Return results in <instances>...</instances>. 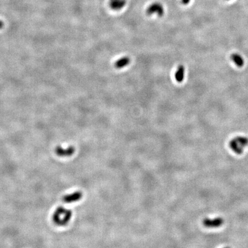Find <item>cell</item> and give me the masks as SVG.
I'll list each match as a JSON object with an SVG mask.
<instances>
[{"label": "cell", "mask_w": 248, "mask_h": 248, "mask_svg": "<svg viewBox=\"0 0 248 248\" xmlns=\"http://www.w3.org/2000/svg\"><path fill=\"white\" fill-rule=\"evenodd\" d=\"M82 192L76 191L64 196L63 197V201L66 203H71L79 201L82 198Z\"/></svg>", "instance_id": "5b68a950"}, {"label": "cell", "mask_w": 248, "mask_h": 248, "mask_svg": "<svg viewBox=\"0 0 248 248\" xmlns=\"http://www.w3.org/2000/svg\"><path fill=\"white\" fill-rule=\"evenodd\" d=\"M185 74V68L183 66L180 65L178 68L175 73V79L178 82H182L184 80Z\"/></svg>", "instance_id": "30bf717a"}, {"label": "cell", "mask_w": 248, "mask_h": 248, "mask_svg": "<svg viewBox=\"0 0 248 248\" xmlns=\"http://www.w3.org/2000/svg\"><path fill=\"white\" fill-rule=\"evenodd\" d=\"M248 145V138L238 136L234 138L229 143L231 150L237 154H241Z\"/></svg>", "instance_id": "7a4b0ae2"}, {"label": "cell", "mask_w": 248, "mask_h": 248, "mask_svg": "<svg viewBox=\"0 0 248 248\" xmlns=\"http://www.w3.org/2000/svg\"><path fill=\"white\" fill-rule=\"evenodd\" d=\"M231 59L237 67H242L244 66L245 62L241 55L237 53H233L231 55Z\"/></svg>", "instance_id": "9c48e42d"}, {"label": "cell", "mask_w": 248, "mask_h": 248, "mask_svg": "<svg viewBox=\"0 0 248 248\" xmlns=\"http://www.w3.org/2000/svg\"><path fill=\"white\" fill-rule=\"evenodd\" d=\"M75 151L74 147L71 146L66 149L63 148L60 146H57L55 149V152L57 155L61 157H67L72 155Z\"/></svg>", "instance_id": "8992f818"}, {"label": "cell", "mask_w": 248, "mask_h": 248, "mask_svg": "<svg viewBox=\"0 0 248 248\" xmlns=\"http://www.w3.org/2000/svg\"><path fill=\"white\" fill-rule=\"evenodd\" d=\"M164 8L162 4L159 3H154L150 5L147 10V14L148 15H152L154 13H157L159 16H162L164 14Z\"/></svg>", "instance_id": "3957f363"}, {"label": "cell", "mask_w": 248, "mask_h": 248, "mask_svg": "<svg viewBox=\"0 0 248 248\" xmlns=\"http://www.w3.org/2000/svg\"><path fill=\"white\" fill-rule=\"evenodd\" d=\"M190 0H181L182 3H183V4H184V5H187V4H188L190 2Z\"/></svg>", "instance_id": "8fae6325"}, {"label": "cell", "mask_w": 248, "mask_h": 248, "mask_svg": "<svg viewBox=\"0 0 248 248\" xmlns=\"http://www.w3.org/2000/svg\"><path fill=\"white\" fill-rule=\"evenodd\" d=\"M4 23H3L2 21H1V20H0V29H2V28L4 27Z\"/></svg>", "instance_id": "7c38bea8"}, {"label": "cell", "mask_w": 248, "mask_h": 248, "mask_svg": "<svg viewBox=\"0 0 248 248\" xmlns=\"http://www.w3.org/2000/svg\"><path fill=\"white\" fill-rule=\"evenodd\" d=\"M126 0H110V8L114 11H119L126 5Z\"/></svg>", "instance_id": "52a82bcc"}, {"label": "cell", "mask_w": 248, "mask_h": 248, "mask_svg": "<svg viewBox=\"0 0 248 248\" xmlns=\"http://www.w3.org/2000/svg\"><path fill=\"white\" fill-rule=\"evenodd\" d=\"M71 210L64 207H57L53 215V221L58 226H65L67 225L72 217Z\"/></svg>", "instance_id": "6da1fadb"}, {"label": "cell", "mask_w": 248, "mask_h": 248, "mask_svg": "<svg viewBox=\"0 0 248 248\" xmlns=\"http://www.w3.org/2000/svg\"><path fill=\"white\" fill-rule=\"evenodd\" d=\"M223 223V220L222 218H216L214 219L205 218L203 220V225L208 228L218 227Z\"/></svg>", "instance_id": "277c9868"}, {"label": "cell", "mask_w": 248, "mask_h": 248, "mask_svg": "<svg viewBox=\"0 0 248 248\" xmlns=\"http://www.w3.org/2000/svg\"><path fill=\"white\" fill-rule=\"evenodd\" d=\"M130 63V59L129 57L125 56L119 59L114 64L117 69H122L128 66Z\"/></svg>", "instance_id": "ba28073f"}]
</instances>
